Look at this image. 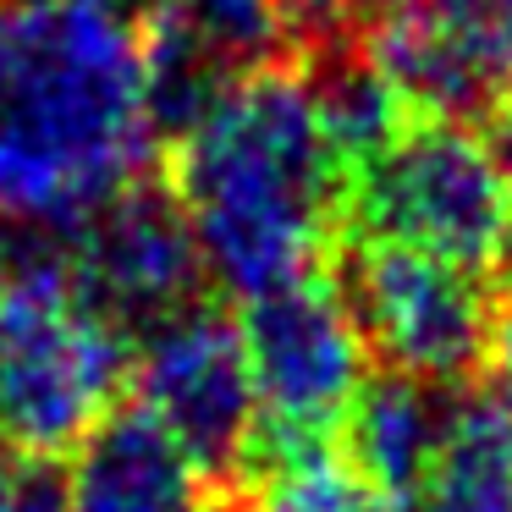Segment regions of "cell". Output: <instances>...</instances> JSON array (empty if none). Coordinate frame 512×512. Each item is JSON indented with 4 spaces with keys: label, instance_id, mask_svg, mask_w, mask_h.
<instances>
[{
    "label": "cell",
    "instance_id": "1",
    "mask_svg": "<svg viewBox=\"0 0 512 512\" xmlns=\"http://www.w3.org/2000/svg\"><path fill=\"white\" fill-rule=\"evenodd\" d=\"M155 138L138 17L83 0L0 6V226L72 237L144 182Z\"/></svg>",
    "mask_w": 512,
    "mask_h": 512
},
{
    "label": "cell",
    "instance_id": "2",
    "mask_svg": "<svg viewBox=\"0 0 512 512\" xmlns=\"http://www.w3.org/2000/svg\"><path fill=\"white\" fill-rule=\"evenodd\" d=\"M171 144V193L215 287L254 303L314 276L353 177L303 72L281 61L237 72Z\"/></svg>",
    "mask_w": 512,
    "mask_h": 512
},
{
    "label": "cell",
    "instance_id": "3",
    "mask_svg": "<svg viewBox=\"0 0 512 512\" xmlns=\"http://www.w3.org/2000/svg\"><path fill=\"white\" fill-rule=\"evenodd\" d=\"M122 380L127 331L83 298L72 259L45 237L0 254V435L28 457L78 452Z\"/></svg>",
    "mask_w": 512,
    "mask_h": 512
},
{
    "label": "cell",
    "instance_id": "4",
    "mask_svg": "<svg viewBox=\"0 0 512 512\" xmlns=\"http://www.w3.org/2000/svg\"><path fill=\"white\" fill-rule=\"evenodd\" d=\"M507 204L512 182L474 122L408 116V127L347 182V232L485 270L501 259Z\"/></svg>",
    "mask_w": 512,
    "mask_h": 512
},
{
    "label": "cell",
    "instance_id": "5",
    "mask_svg": "<svg viewBox=\"0 0 512 512\" xmlns=\"http://www.w3.org/2000/svg\"><path fill=\"white\" fill-rule=\"evenodd\" d=\"M342 292L369 353L397 375L452 386L490 358L501 309L485 276L457 259L424 254L386 237H353L342 259Z\"/></svg>",
    "mask_w": 512,
    "mask_h": 512
},
{
    "label": "cell",
    "instance_id": "6",
    "mask_svg": "<svg viewBox=\"0 0 512 512\" xmlns=\"http://www.w3.org/2000/svg\"><path fill=\"white\" fill-rule=\"evenodd\" d=\"M248 364L259 386V435L336 441L369 386V342L336 281H292L248 303Z\"/></svg>",
    "mask_w": 512,
    "mask_h": 512
},
{
    "label": "cell",
    "instance_id": "7",
    "mask_svg": "<svg viewBox=\"0 0 512 512\" xmlns=\"http://www.w3.org/2000/svg\"><path fill=\"white\" fill-rule=\"evenodd\" d=\"M138 408L155 413L210 479L243 474L259 435V386L243 325L204 303L155 325L138 353Z\"/></svg>",
    "mask_w": 512,
    "mask_h": 512
},
{
    "label": "cell",
    "instance_id": "8",
    "mask_svg": "<svg viewBox=\"0 0 512 512\" xmlns=\"http://www.w3.org/2000/svg\"><path fill=\"white\" fill-rule=\"evenodd\" d=\"M72 276L83 298L122 331H155L177 314L199 309V287L210 281L188 210L171 182H133L89 226L72 232Z\"/></svg>",
    "mask_w": 512,
    "mask_h": 512
},
{
    "label": "cell",
    "instance_id": "9",
    "mask_svg": "<svg viewBox=\"0 0 512 512\" xmlns=\"http://www.w3.org/2000/svg\"><path fill=\"white\" fill-rule=\"evenodd\" d=\"M364 50L402 105L474 122L512 94V0H391Z\"/></svg>",
    "mask_w": 512,
    "mask_h": 512
},
{
    "label": "cell",
    "instance_id": "10",
    "mask_svg": "<svg viewBox=\"0 0 512 512\" xmlns=\"http://www.w3.org/2000/svg\"><path fill=\"white\" fill-rule=\"evenodd\" d=\"M67 512H210V474L144 408H116L67 468Z\"/></svg>",
    "mask_w": 512,
    "mask_h": 512
},
{
    "label": "cell",
    "instance_id": "11",
    "mask_svg": "<svg viewBox=\"0 0 512 512\" xmlns=\"http://www.w3.org/2000/svg\"><path fill=\"white\" fill-rule=\"evenodd\" d=\"M457 402L446 397V386H430V380H413L386 369L380 380H369L358 391L353 413L342 424V452L358 474L375 490L408 501L419 496V485L430 479L435 457H441L446 424H452Z\"/></svg>",
    "mask_w": 512,
    "mask_h": 512
},
{
    "label": "cell",
    "instance_id": "12",
    "mask_svg": "<svg viewBox=\"0 0 512 512\" xmlns=\"http://www.w3.org/2000/svg\"><path fill=\"white\" fill-rule=\"evenodd\" d=\"M237 512H413V507L369 485L336 441L254 435Z\"/></svg>",
    "mask_w": 512,
    "mask_h": 512
},
{
    "label": "cell",
    "instance_id": "13",
    "mask_svg": "<svg viewBox=\"0 0 512 512\" xmlns=\"http://www.w3.org/2000/svg\"><path fill=\"white\" fill-rule=\"evenodd\" d=\"M413 512H512V402L463 397Z\"/></svg>",
    "mask_w": 512,
    "mask_h": 512
},
{
    "label": "cell",
    "instance_id": "14",
    "mask_svg": "<svg viewBox=\"0 0 512 512\" xmlns=\"http://www.w3.org/2000/svg\"><path fill=\"white\" fill-rule=\"evenodd\" d=\"M303 78H309V89H314L320 122H325V133H331L336 155H342L347 177H353L364 160H375L380 149L408 127V105H402V94L391 89V78L375 67V56H369L364 45L309 61Z\"/></svg>",
    "mask_w": 512,
    "mask_h": 512
},
{
    "label": "cell",
    "instance_id": "15",
    "mask_svg": "<svg viewBox=\"0 0 512 512\" xmlns=\"http://www.w3.org/2000/svg\"><path fill=\"white\" fill-rule=\"evenodd\" d=\"M391 0H276L281 28H287V45L303 61L336 56V50H358L375 23L386 17Z\"/></svg>",
    "mask_w": 512,
    "mask_h": 512
},
{
    "label": "cell",
    "instance_id": "16",
    "mask_svg": "<svg viewBox=\"0 0 512 512\" xmlns=\"http://www.w3.org/2000/svg\"><path fill=\"white\" fill-rule=\"evenodd\" d=\"M45 468L50 457H28L0 435V512H23L28 496L39 490V479H45Z\"/></svg>",
    "mask_w": 512,
    "mask_h": 512
},
{
    "label": "cell",
    "instance_id": "17",
    "mask_svg": "<svg viewBox=\"0 0 512 512\" xmlns=\"http://www.w3.org/2000/svg\"><path fill=\"white\" fill-rule=\"evenodd\" d=\"M485 369L496 375V397L512 402V309H501V320H496V336H490Z\"/></svg>",
    "mask_w": 512,
    "mask_h": 512
},
{
    "label": "cell",
    "instance_id": "18",
    "mask_svg": "<svg viewBox=\"0 0 512 512\" xmlns=\"http://www.w3.org/2000/svg\"><path fill=\"white\" fill-rule=\"evenodd\" d=\"M0 6H17V0H0ZM83 6H105V12H122V17H138V23H144L160 0H83Z\"/></svg>",
    "mask_w": 512,
    "mask_h": 512
},
{
    "label": "cell",
    "instance_id": "19",
    "mask_svg": "<svg viewBox=\"0 0 512 512\" xmlns=\"http://www.w3.org/2000/svg\"><path fill=\"white\" fill-rule=\"evenodd\" d=\"M501 265H507V276H512V204H507V232H501Z\"/></svg>",
    "mask_w": 512,
    "mask_h": 512
},
{
    "label": "cell",
    "instance_id": "20",
    "mask_svg": "<svg viewBox=\"0 0 512 512\" xmlns=\"http://www.w3.org/2000/svg\"><path fill=\"white\" fill-rule=\"evenodd\" d=\"M501 138H507V155H512V94H507V105H501Z\"/></svg>",
    "mask_w": 512,
    "mask_h": 512
},
{
    "label": "cell",
    "instance_id": "21",
    "mask_svg": "<svg viewBox=\"0 0 512 512\" xmlns=\"http://www.w3.org/2000/svg\"><path fill=\"white\" fill-rule=\"evenodd\" d=\"M221 512H237V507H221Z\"/></svg>",
    "mask_w": 512,
    "mask_h": 512
}]
</instances>
